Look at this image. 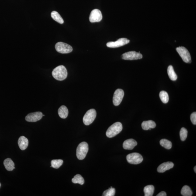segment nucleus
Here are the masks:
<instances>
[{
	"label": "nucleus",
	"mask_w": 196,
	"mask_h": 196,
	"mask_svg": "<svg viewBox=\"0 0 196 196\" xmlns=\"http://www.w3.org/2000/svg\"><path fill=\"white\" fill-rule=\"evenodd\" d=\"M144 191L145 196H152L153 195L155 191V187L153 185H150L144 187Z\"/></svg>",
	"instance_id": "412c9836"
},
{
	"label": "nucleus",
	"mask_w": 196,
	"mask_h": 196,
	"mask_svg": "<svg viewBox=\"0 0 196 196\" xmlns=\"http://www.w3.org/2000/svg\"><path fill=\"white\" fill-rule=\"evenodd\" d=\"M160 97L162 102L166 104L169 100V96L168 93L165 91H161L160 93Z\"/></svg>",
	"instance_id": "b1692460"
},
{
	"label": "nucleus",
	"mask_w": 196,
	"mask_h": 196,
	"mask_svg": "<svg viewBox=\"0 0 196 196\" xmlns=\"http://www.w3.org/2000/svg\"><path fill=\"white\" fill-rule=\"evenodd\" d=\"M115 188L110 187L108 189L104 191L103 193L102 196H115Z\"/></svg>",
	"instance_id": "bb28decb"
},
{
	"label": "nucleus",
	"mask_w": 196,
	"mask_h": 196,
	"mask_svg": "<svg viewBox=\"0 0 196 196\" xmlns=\"http://www.w3.org/2000/svg\"><path fill=\"white\" fill-rule=\"evenodd\" d=\"M141 125L142 129L145 131H147L150 128H155L156 126L155 122L152 120L144 121L142 122Z\"/></svg>",
	"instance_id": "dca6fc26"
},
{
	"label": "nucleus",
	"mask_w": 196,
	"mask_h": 196,
	"mask_svg": "<svg viewBox=\"0 0 196 196\" xmlns=\"http://www.w3.org/2000/svg\"><path fill=\"white\" fill-rule=\"evenodd\" d=\"M96 116V112L94 109L88 110L83 117V121L85 125H89L94 121Z\"/></svg>",
	"instance_id": "0eeeda50"
},
{
	"label": "nucleus",
	"mask_w": 196,
	"mask_h": 196,
	"mask_svg": "<svg viewBox=\"0 0 196 196\" xmlns=\"http://www.w3.org/2000/svg\"><path fill=\"white\" fill-rule=\"evenodd\" d=\"M174 164L173 162H164L160 165L157 168V171L159 173H164L165 171L173 168Z\"/></svg>",
	"instance_id": "4468645a"
},
{
	"label": "nucleus",
	"mask_w": 196,
	"mask_h": 196,
	"mask_svg": "<svg viewBox=\"0 0 196 196\" xmlns=\"http://www.w3.org/2000/svg\"><path fill=\"white\" fill-rule=\"evenodd\" d=\"M181 194L184 196H191L192 195V192L189 186L185 185L181 189Z\"/></svg>",
	"instance_id": "4be33fe9"
},
{
	"label": "nucleus",
	"mask_w": 196,
	"mask_h": 196,
	"mask_svg": "<svg viewBox=\"0 0 196 196\" xmlns=\"http://www.w3.org/2000/svg\"><path fill=\"white\" fill-rule=\"evenodd\" d=\"M88 144L86 142H83L80 144L76 150V156L78 160L84 159L88 153Z\"/></svg>",
	"instance_id": "7ed1b4c3"
},
{
	"label": "nucleus",
	"mask_w": 196,
	"mask_h": 196,
	"mask_svg": "<svg viewBox=\"0 0 196 196\" xmlns=\"http://www.w3.org/2000/svg\"><path fill=\"white\" fill-rule=\"evenodd\" d=\"M191 121L194 125L196 124V112H194L191 114L190 116Z\"/></svg>",
	"instance_id": "c85d7f7f"
},
{
	"label": "nucleus",
	"mask_w": 196,
	"mask_h": 196,
	"mask_svg": "<svg viewBox=\"0 0 196 196\" xmlns=\"http://www.w3.org/2000/svg\"><path fill=\"white\" fill-rule=\"evenodd\" d=\"M137 143L134 139H129L126 140L123 143V147L126 150H131L137 145Z\"/></svg>",
	"instance_id": "ddd939ff"
},
{
	"label": "nucleus",
	"mask_w": 196,
	"mask_h": 196,
	"mask_svg": "<svg viewBox=\"0 0 196 196\" xmlns=\"http://www.w3.org/2000/svg\"><path fill=\"white\" fill-rule=\"evenodd\" d=\"M126 159L128 163L134 165L139 164L143 160L142 156L137 152L128 154L126 156Z\"/></svg>",
	"instance_id": "423d86ee"
},
{
	"label": "nucleus",
	"mask_w": 196,
	"mask_h": 196,
	"mask_svg": "<svg viewBox=\"0 0 196 196\" xmlns=\"http://www.w3.org/2000/svg\"><path fill=\"white\" fill-rule=\"evenodd\" d=\"M188 131L187 130L184 128H181L180 131V136L181 141H184L185 140L187 137Z\"/></svg>",
	"instance_id": "cd10ccee"
},
{
	"label": "nucleus",
	"mask_w": 196,
	"mask_h": 196,
	"mask_svg": "<svg viewBox=\"0 0 196 196\" xmlns=\"http://www.w3.org/2000/svg\"><path fill=\"white\" fill-rule=\"evenodd\" d=\"M194 171H195V172L196 173V166H195V167L194 168Z\"/></svg>",
	"instance_id": "7c9ffc66"
},
{
	"label": "nucleus",
	"mask_w": 196,
	"mask_h": 196,
	"mask_svg": "<svg viewBox=\"0 0 196 196\" xmlns=\"http://www.w3.org/2000/svg\"><path fill=\"white\" fill-rule=\"evenodd\" d=\"M0 187H1V184H0Z\"/></svg>",
	"instance_id": "2f4dec72"
},
{
	"label": "nucleus",
	"mask_w": 196,
	"mask_h": 196,
	"mask_svg": "<svg viewBox=\"0 0 196 196\" xmlns=\"http://www.w3.org/2000/svg\"><path fill=\"white\" fill-rule=\"evenodd\" d=\"M168 73L170 79L172 81H176L177 79V75L174 71L172 66L170 65L168 68Z\"/></svg>",
	"instance_id": "6ab92c4d"
},
{
	"label": "nucleus",
	"mask_w": 196,
	"mask_h": 196,
	"mask_svg": "<svg viewBox=\"0 0 196 196\" xmlns=\"http://www.w3.org/2000/svg\"><path fill=\"white\" fill-rule=\"evenodd\" d=\"M142 54L134 51L125 53L122 55V59L125 60H135L142 58Z\"/></svg>",
	"instance_id": "6e6552de"
},
{
	"label": "nucleus",
	"mask_w": 196,
	"mask_h": 196,
	"mask_svg": "<svg viewBox=\"0 0 196 196\" xmlns=\"http://www.w3.org/2000/svg\"><path fill=\"white\" fill-rule=\"evenodd\" d=\"M176 50L184 62L187 63H191L192 59L190 54L186 48L184 46H179L176 48Z\"/></svg>",
	"instance_id": "20e7f679"
},
{
	"label": "nucleus",
	"mask_w": 196,
	"mask_h": 196,
	"mask_svg": "<svg viewBox=\"0 0 196 196\" xmlns=\"http://www.w3.org/2000/svg\"><path fill=\"white\" fill-rule=\"evenodd\" d=\"M4 165L6 169L8 171H11L15 168V164L12 159L9 158L6 159L4 161Z\"/></svg>",
	"instance_id": "a211bd4d"
},
{
	"label": "nucleus",
	"mask_w": 196,
	"mask_h": 196,
	"mask_svg": "<svg viewBox=\"0 0 196 196\" xmlns=\"http://www.w3.org/2000/svg\"><path fill=\"white\" fill-rule=\"evenodd\" d=\"M55 48L57 52L62 54H68L73 50L71 46L62 42L57 43L55 45Z\"/></svg>",
	"instance_id": "39448f33"
},
{
	"label": "nucleus",
	"mask_w": 196,
	"mask_h": 196,
	"mask_svg": "<svg viewBox=\"0 0 196 196\" xmlns=\"http://www.w3.org/2000/svg\"><path fill=\"white\" fill-rule=\"evenodd\" d=\"M124 95V91L121 89H118L114 93L113 97V103L115 106L120 105Z\"/></svg>",
	"instance_id": "9b49d317"
},
{
	"label": "nucleus",
	"mask_w": 196,
	"mask_h": 196,
	"mask_svg": "<svg viewBox=\"0 0 196 196\" xmlns=\"http://www.w3.org/2000/svg\"><path fill=\"white\" fill-rule=\"evenodd\" d=\"M68 72L65 67L63 65H59L56 67L52 72V75L55 79L62 81L66 78Z\"/></svg>",
	"instance_id": "f257e3e1"
},
{
	"label": "nucleus",
	"mask_w": 196,
	"mask_h": 196,
	"mask_svg": "<svg viewBox=\"0 0 196 196\" xmlns=\"http://www.w3.org/2000/svg\"><path fill=\"white\" fill-rule=\"evenodd\" d=\"M63 161L62 160H54L51 162V166L54 168H58L63 164Z\"/></svg>",
	"instance_id": "a878e982"
},
{
	"label": "nucleus",
	"mask_w": 196,
	"mask_h": 196,
	"mask_svg": "<svg viewBox=\"0 0 196 196\" xmlns=\"http://www.w3.org/2000/svg\"><path fill=\"white\" fill-rule=\"evenodd\" d=\"M102 18V12L97 9H93L91 11L89 17V21L91 23L100 22Z\"/></svg>",
	"instance_id": "9d476101"
},
{
	"label": "nucleus",
	"mask_w": 196,
	"mask_h": 196,
	"mask_svg": "<svg viewBox=\"0 0 196 196\" xmlns=\"http://www.w3.org/2000/svg\"><path fill=\"white\" fill-rule=\"evenodd\" d=\"M157 196H166V193L165 192H161L157 195Z\"/></svg>",
	"instance_id": "c756f323"
},
{
	"label": "nucleus",
	"mask_w": 196,
	"mask_h": 196,
	"mask_svg": "<svg viewBox=\"0 0 196 196\" xmlns=\"http://www.w3.org/2000/svg\"><path fill=\"white\" fill-rule=\"evenodd\" d=\"M51 16L52 18L58 23L61 24L64 23V21L63 19L61 17L59 13L56 11H53L51 13Z\"/></svg>",
	"instance_id": "aec40b11"
},
{
	"label": "nucleus",
	"mask_w": 196,
	"mask_h": 196,
	"mask_svg": "<svg viewBox=\"0 0 196 196\" xmlns=\"http://www.w3.org/2000/svg\"><path fill=\"white\" fill-rule=\"evenodd\" d=\"M129 42V40L127 38H122L115 41L109 42L107 43V46L110 48H117L124 46Z\"/></svg>",
	"instance_id": "1a4fd4ad"
},
{
	"label": "nucleus",
	"mask_w": 196,
	"mask_h": 196,
	"mask_svg": "<svg viewBox=\"0 0 196 196\" xmlns=\"http://www.w3.org/2000/svg\"><path fill=\"white\" fill-rule=\"evenodd\" d=\"M160 144L162 147L166 149H170L172 147V143L168 139H163L160 141Z\"/></svg>",
	"instance_id": "393cba45"
},
{
	"label": "nucleus",
	"mask_w": 196,
	"mask_h": 196,
	"mask_svg": "<svg viewBox=\"0 0 196 196\" xmlns=\"http://www.w3.org/2000/svg\"><path fill=\"white\" fill-rule=\"evenodd\" d=\"M72 182L74 184H78L81 185L84 184V180L81 175L77 174L72 179Z\"/></svg>",
	"instance_id": "5701e85b"
},
{
	"label": "nucleus",
	"mask_w": 196,
	"mask_h": 196,
	"mask_svg": "<svg viewBox=\"0 0 196 196\" xmlns=\"http://www.w3.org/2000/svg\"><path fill=\"white\" fill-rule=\"evenodd\" d=\"M58 114L60 118L65 119L67 118L68 115V110L66 107L62 105L59 109Z\"/></svg>",
	"instance_id": "f3484780"
},
{
	"label": "nucleus",
	"mask_w": 196,
	"mask_h": 196,
	"mask_svg": "<svg viewBox=\"0 0 196 196\" xmlns=\"http://www.w3.org/2000/svg\"><path fill=\"white\" fill-rule=\"evenodd\" d=\"M123 125L120 122H116L110 126L107 130L106 136L109 138H112L121 132Z\"/></svg>",
	"instance_id": "f03ea898"
},
{
	"label": "nucleus",
	"mask_w": 196,
	"mask_h": 196,
	"mask_svg": "<svg viewBox=\"0 0 196 196\" xmlns=\"http://www.w3.org/2000/svg\"><path fill=\"white\" fill-rule=\"evenodd\" d=\"M43 116L41 112H38L30 113L25 117L26 121L29 122H35L41 120Z\"/></svg>",
	"instance_id": "f8f14e48"
},
{
	"label": "nucleus",
	"mask_w": 196,
	"mask_h": 196,
	"mask_svg": "<svg viewBox=\"0 0 196 196\" xmlns=\"http://www.w3.org/2000/svg\"><path fill=\"white\" fill-rule=\"evenodd\" d=\"M18 144L21 150H25L27 148L28 145V139L23 136H21L18 141Z\"/></svg>",
	"instance_id": "2eb2a0df"
}]
</instances>
